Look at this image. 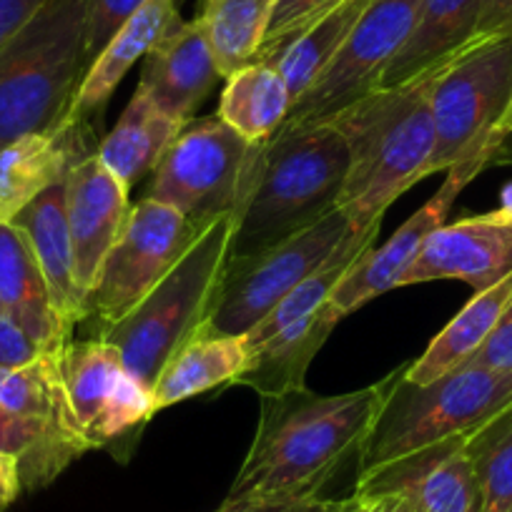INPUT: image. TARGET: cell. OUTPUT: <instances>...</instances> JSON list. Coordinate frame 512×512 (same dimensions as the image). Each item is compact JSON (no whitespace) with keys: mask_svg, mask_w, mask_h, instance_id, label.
Returning <instances> with one entry per match:
<instances>
[{"mask_svg":"<svg viewBox=\"0 0 512 512\" xmlns=\"http://www.w3.org/2000/svg\"><path fill=\"white\" fill-rule=\"evenodd\" d=\"M384 392L387 379L344 395L262 397V420L224 502L319 497L344 462L359 457Z\"/></svg>","mask_w":512,"mask_h":512,"instance_id":"6da1fadb","label":"cell"},{"mask_svg":"<svg viewBox=\"0 0 512 512\" xmlns=\"http://www.w3.org/2000/svg\"><path fill=\"white\" fill-rule=\"evenodd\" d=\"M349 154L339 209L354 231L377 229L417 181L427 179L435 154L430 73L402 86L374 88L332 118Z\"/></svg>","mask_w":512,"mask_h":512,"instance_id":"7a4b0ae2","label":"cell"},{"mask_svg":"<svg viewBox=\"0 0 512 512\" xmlns=\"http://www.w3.org/2000/svg\"><path fill=\"white\" fill-rule=\"evenodd\" d=\"M349 154L332 123L279 128L264 144L249 196L234 216L229 262L289 239L339 209Z\"/></svg>","mask_w":512,"mask_h":512,"instance_id":"3957f363","label":"cell"},{"mask_svg":"<svg viewBox=\"0 0 512 512\" xmlns=\"http://www.w3.org/2000/svg\"><path fill=\"white\" fill-rule=\"evenodd\" d=\"M86 71V0H48L0 48V146L61 126Z\"/></svg>","mask_w":512,"mask_h":512,"instance_id":"277c9868","label":"cell"},{"mask_svg":"<svg viewBox=\"0 0 512 512\" xmlns=\"http://www.w3.org/2000/svg\"><path fill=\"white\" fill-rule=\"evenodd\" d=\"M512 405V372L500 374L465 362L435 382L415 384L400 374L387 377L359 470L377 467L450 437H470Z\"/></svg>","mask_w":512,"mask_h":512,"instance_id":"5b68a950","label":"cell"},{"mask_svg":"<svg viewBox=\"0 0 512 512\" xmlns=\"http://www.w3.org/2000/svg\"><path fill=\"white\" fill-rule=\"evenodd\" d=\"M234 216L216 219L189 246L174 269L101 337L121 354L123 364L146 390H154L171 354L201 327L229 262Z\"/></svg>","mask_w":512,"mask_h":512,"instance_id":"8992f818","label":"cell"},{"mask_svg":"<svg viewBox=\"0 0 512 512\" xmlns=\"http://www.w3.org/2000/svg\"><path fill=\"white\" fill-rule=\"evenodd\" d=\"M427 73L435 118L430 174L490 164L502 149L497 128L512 101V36L475 38Z\"/></svg>","mask_w":512,"mask_h":512,"instance_id":"52a82bcc","label":"cell"},{"mask_svg":"<svg viewBox=\"0 0 512 512\" xmlns=\"http://www.w3.org/2000/svg\"><path fill=\"white\" fill-rule=\"evenodd\" d=\"M264 144H251L219 116L189 121L154 169L146 199L174 206L206 229L236 216L259 171Z\"/></svg>","mask_w":512,"mask_h":512,"instance_id":"ba28073f","label":"cell"},{"mask_svg":"<svg viewBox=\"0 0 512 512\" xmlns=\"http://www.w3.org/2000/svg\"><path fill=\"white\" fill-rule=\"evenodd\" d=\"M352 231L347 214L334 209L317 224L297 231L269 249L226 262L201 329L229 337L246 334L294 287L324 267Z\"/></svg>","mask_w":512,"mask_h":512,"instance_id":"9c48e42d","label":"cell"},{"mask_svg":"<svg viewBox=\"0 0 512 512\" xmlns=\"http://www.w3.org/2000/svg\"><path fill=\"white\" fill-rule=\"evenodd\" d=\"M201 231L174 206L156 199L131 206L96 284L86 294L88 317H98L103 327L126 317L179 264Z\"/></svg>","mask_w":512,"mask_h":512,"instance_id":"30bf717a","label":"cell"},{"mask_svg":"<svg viewBox=\"0 0 512 512\" xmlns=\"http://www.w3.org/2000/svg\"><path fill=\"white\" fill-rule=\"evenodd\" d=\"M422 0H369L342 51L292 103L282 128L329 123L339 111L379 88L384 71L415 26Z\"/></svg>","mask_w":512,"mask_h":512,"instance_id":"8fae6325","label":"cell"},{"mask_svg":"<svg viewBox=\"0 0 512 512\" xmlns=\"http://www.w3.org/2000/svg\"><path fill=\"white\" fill-rule=\"evenodd\" d=\"M63 379L91 450L126 440L156 415L151 392L128 372L118 349L103 337L68 342Z\"/></svg>","mask_w":512,"mask_h":512,"instance_id":"7c38bea8","label":"cell"},{"mask_svg":"<svg viewBox=\"0 0 512 512\" xmlns=\"http://www.w3.org/2000/svg\"><path fill=\"white\" fill-rule=\"evenodd\" d=\"M465 442L467 437H450L359 470L354 492L400 497L415 512H482L480 485Z\"/></svg>","mask_w":512,"mask_h":512,"instance_id":"4fadbf2b","label":"cell"},{"mask_svg":"<svg viewBox=\"0 0 512 512\" xmlns=\"http://www.w3.org/2000/svg\"><path fill=\"white\" fill-rule=\"evenodd\" d=\"M482 169L485 166L475 164V161L447 169L440 191L425 206H420L379 249L372 244L359 254L357 262L349 267V272L344 274V279L332 292L329 304L342 317H347V314L357 312L359 307L372 302L374 297H382L384 292L400 289L402 277H405L407 269L420 256L425 241L430 239L432 231L445 224V216L450 214L457 196L462 194V189Z\"/></svg>","mask_w":512,"mask_h":512,"instance_id":"5bb4252c","label":"cell"},{"mask_svg":"<svg viewBox=\"0 0 512 512\" xmlns=\"http://www.w3.org/2000/svg\"><path fill=\"white\" fill-rule=\"evenodd\" d=\"M510 274L512 221L500 211H492L432 231L400 287L455 279L470 284L475 292H485Z\"/></svg>","mask_w":512,"mask_h":512,"instance_id":"9a60e30c","label":"cell"},{"mask_svg":"<svg viewBox=\"0 0 512 512\" xmlns=\"http://www.w3.org/2000/svg\"><path fill=\"white\" fill-rule=\"evenodd\" d=\"M128 211V189L103 166L96 151L68 171L66 219L76 259V277L86 294L96 284L108 251L123 231Z\"/></svg>","mask_w":512,"mask_h":512,"instance_id":"2e32d148","label":"cell"},{"mask_svg":"<svg viewBox=\"0 0 512 512\" xmlns=\"http://www.w3.org/2000/svg\"><path fill=\"white\" fill-rule=\"evenodd\" d=\"M88 134V121L66 118L61 126L0 146V224H13L28 204L61 184L78 161L93 154Z\"/></svg>","mask_w":512,"mask_h":512,"instance_id":"e0dca14e","label":"cell"},{"mask_svg":"<svg viewBox=\"0 0 512 512\" xmlns=\"http://www.w3.org/2000/svg\"><path fill=\"white\" fill-rule=\"evenodd\" d=\"M219 68L199 18L179 21L146 53L139 86L171 118L189 123L214 88Z\"/></svg>","mask_w":512,"mask_h":512,"instance_id":"ac0fdd59","label":"cell"},{"mask_svg":"<svg viewBox=\"0 0 512 512\" xmlns=\"http://www.w3.org/2000/svg\"><path fill=\"white\" fill-rule=\"evenodd\" d=\"M13 224L26 234L33 254L38 259L43 279L51 292L53 307L68 327L88 317L86 292L76 277L71 231L66 219V179L43 191L33 204H28Z\"/></svg>","mask_w":512,"mask_h":512,"instance_id":"d6986e66","label":"cell"},{"mask_svg":"<svg viewBox=\"0 0 512 512\" xmlns=\"http://www.w3.org/2000/svg\"><path fill=\"white\" fill-rule=\"evenodd\" d=\"M179 21V0H146L93 58L68 118L91 121L93 116H101L123 76L136 66V61L146 58L161 36Z\"/></svg>","mask_w":512,"mask_h":512,"instance_id":"ffe728a7","label":"cell"},{"mask_svg":"<svg viewBox=\"0 0 512 512\" xmlns=\"http://www.w3.org/2000/svg\"><path fill=\"white\" fill-rule=\"evenodd\" d=\"M0 307L51 352L71 342L73 329L53 307L36 254L16 224H0Z\"/></svg>","mask_w":512,"mask_h":512,"instance_id":"44dd1931","label":"cell"},{"mask_svg":"<svg viewBox=\"0 0 512 512\" xmlns=\"http://www.w3.org/2000/svg\"><path fill=\"white\" fill-rule=\"evenodd\" d=\"M342 319V314L327 302L317 314L282 329L274 337L259 344H246L249 364L234 384H244L259 397H282L307 390L304 377L309 364Z\"/></svg>","mask_w":512,"mask_h":512,"instance_id":"7402d4cb","label":"cell"},{"mask_svg":"<svg viewBox=\"0 0 512 512\" xmlns=\"http://www.w3.org/2000/svg\"><path fill=\"white\" fill-rule=\"evenodd\" d=\"M246 364H249V347H246L244 334L229 337V334H214L199 327L161 369L151 390L154 412L174 407L224 384H234L244 374Z\"/></svg>","mask_w":512,"mask_h":512,"instance_id":"603a6c76","label":"cell"},{"mask_svg":"<svg viewBox=\"0 0 512 512\" xmlns=\"http://www.w3.org/2000/svg\"><path fill=\"white\" fill-rule=\"evenodd\" d=\"M482 16V0H422L415 26L392 63L384 71L379 88L402 86L430 68L440 66L457 51L475 41Z\"/></svg>","mask_w":512,"mask_h":512,"instance_id":"cb8c5ba5","label":"cell"},{"mask_svg":"<svg viewBox=\"0 0 512 512\" xmlns=\"http://www.w3.org/2000/svg\"><path fill=\"white\" fill-rule=\"evenodd\" d=\"M184 126L186 123L171 118L141 88H136L116 126L98 144L96 154L103 166L126 189H131L146 174H154L166 149Z\"/></svg>","mask_w":512,"mask_h":512,"instance_id":"d4e9b609","label":"cell"},{"mask_svg":"<svg viewBox=\"0 0 512 512\" xmlns=\"http://www.w3.org/2000/svg\"><path fill=\"white\" fill-rule=\"evenodd\" d=\"M292 103L279 68L269 61H254L226 78L219 118L251 144H267L287 123Z\"/></svg>","mask_w":512,"mask_h":512,"instance_id":"484cf974","label":"cell"},{"mask_svg":"<svg viewBox=\"0 0 512 512\" xmlns=\"http://www.w3.org/2000/svg\"><path fill=\"white\" fill-rule=\"evenodd\" d=\"M0 407L23 420L41 422L61 435L73 437L91 450L68 400L66 379H63V349L43 354L26 367H0Z\"/></svg>","mask_w":512,"mask_h":512,"instance_id":"4316f807","label":"cell"},{"mask_svg":"<svg viewBox=\"0 0 512 512\" xmlns=\"http://www.w3.org/2000/svg\"><path fill=\"white\" fill-rule=\"evenodd\" d=\"M512 302V274L475 297L457 312V317L437 334L420 359L405 367V377L415 384L435 382L450 369L465 364L480 344L490 337L495 324Z\"/></svg>","mask_w":512,"mask_h":512,"instance_id":"83f0119b","label":"cell"},{"mask_svg":"<svg viewBox=\"0 0 512 512\" xmlns=\"http://www.w3.org/2000/svg\"><path fill=\"white\" fill-rule=\"evenodd\" d=\"M369 0H342L332 11L319 16L307 28L297 33L289 43H284L269 63L279 68L287 81L289 93L297 101L332 63V58L342 51L349 33L354 31L357 21L362 18Z\"/></svg>","mask_w":512,"mask_h":512,"instance_id":"f1b7e54d","label":"cell"},{"mask_svg":"<svg viewBox=\"0 0 512 512\" xmlns=\"http://www.w3.org/2000/svg\"><path fill=\"white\" fill-rule=\"evenodd\" d=\"M277 0H201V21L221 78L256 61Z\"/></svg>","mask_w":512,"mask_h":512,"instance_id":"f546056e","label":"cell"},{"mask_svg":"<svg viewBox=\"0 0 512 512\" xmlns=\"http://www.w3.org/2000/svg\"><path fill=\"white\" fill-rule=\"evenodd\" d=\"M83 452H88L83 442L0 407V455L18 462L23 490L46 487Z\"/></svg>","mask_w":512,"mask_h":512,"instance_id":"4dcf8cb0","label":"cell"},{"mask_svg":"<svg viewBox=\"0 0 512 512\" xmlns=\"http://www.w3.org/2000/svg\"><path fill=\"white\" fill-rule=\"evenodd\" d=\"M465 450L480 485L482 512H510L512 507V405L472 432Z\"/></svg>","mask_w":512,"mask_h":512,"instance_id":"1f68e13d","label":"cell"},{"mask_svg":"<svg viewBox=\"0 0 512 512\" xmlns=\"http://www.w3.org/2000/svg\"><path fill=\"white\" fill-rule=\"evenodd\" d=\"M342 0H277L272 21H269L267 36L262 48L256 53V61H269L284 43L292 41L302 28L317 21L327 11H332Z\"/></svg>","mask_w":512,"mask_h":512,"instance_id":"d6a6232c","label":"cell"},{"mask_svg":"<svg viewBox=\"0 0 512 512\" xmlns=\"http://www.w3.org/2000/svg\"><path fill=\"white\" fill-rule=\"evenodd\" d=\"M146 0H86V56L88 66L111 41L113 33L134 16Z\"/></svg>","mask_w":512,"mask_h":512,"instance_id":"836d02e7","label":"cell"},{"mask_svg":"<svg viewBox=\"0 0 512 512\" xmlns=\"http://www.w3.org/2000/svg\"><path fill=\"white\" fill-rule=\"evenodd\" d=\"M51 349L31 337L8 312H0V367H26Z\"/></svg>","mask_w":512,"mask_h":512,"instance_id":"e575fe53","label":"cell"},{"mask_svg":"<svg viewBox=\"0 0 512 512\" xmlns=\"http://www.w3.org/2000/svg\"><path fill=\"white\" fill-rule=\"evenodd\" d=\"M467 362L490 369V372H512V302L500 317V322L495 324L490 337L480 344V349Z\"/></svg>","mask_w":512,"mask_h":512,"instance_id":"d590c367","label":"cell"},{"mask_svg":"<svg viewBox=\"0 0 512 512\" xmlns=\"http://www.w3.org/2000/svg\"><path fill=\"white\" fill-rule=\"evenodd\" d=\"M337 500H267V502H224L216 512H332Z\"/></svg>","mask_w":512,"mask_h":512,"instance_id":"8d00e7d4","label":"cell"},{"mask_svg":"<svg viewBox=\"0 0 512 512\" xmlns=\"http://www.w3.org/2000/svg\"><path fill=\"white\" fill-rule=\"evenodd\" d=\"M48 0H0V48L6 46Z\"/></svg>","mask_w":512,"mask_h":512,"instance_id":"74e56055","label":"cell"},{"mask_svg":"<svg viewBox=\"0 0 512 512\" xmlns=\"http://www.w3.org/2000/svg\"><path fill=\"white\" fill-rule=\"evenodd\" d=\"M512 36V0H482V16L475 38Z\"/></svg>","mask_w":512,"mask_h":512,"instance_id":"f35d334b","label":"cell"},{"mask_svg":"<svg viewBox=\"0 0 512 512\" xmlns=\"http://www.w3.org/2000/svg\"><path fill=\"white\" fill-rule=\"evenodd\" d=\"M21 492L23 482L18 462L8 455H0V510H8Z\"/></svg>","mask_w":512,"mask_h":512,"instance_id":"ab89813d","label":"cell"},{"mask_svg":"<svg viewBox=\"0 0 512 512\" xmlns=\"http://www.w3.org/2000/svg\"><path fill=\"white\" fill-rule=\"evenodd\" d=\"M337 512H379V510H377V505H374L372 497L352 492L347 500H339Z\"/></svg>","mask_w":512,"mask_h":512,"instance_id":"60d3db41","label":"cell"},{"mask_svg":"<svg viewBox=\"0 0 512 512\" xmlns=\"http://www.w3.org/2000/svg\"><path fill=\"white\" fill-rule=\"evenodd\" d=\"M367 497H372L379 512H415L405 500H400V497H392V495H367Z\"/></svg>","mask_w":512,"mask_h":512,"instance_id":"b9f144b4","label":"cell"},{"mask_svg":"<svg viewBox=\"0 0 512 512\" xmlns=\"http://www.w3.org/2000/svg\"><path fill=\"white\" fill-rule=\"evenodd\" d=\"M510 136H512V101H510V106H507V113H505V118H502L500 128H497V141H500V146L505 144Z\"/></svg>","mask_w":512,"mask_h":512,"instance_id":"7bdbcfd3","label":"cell"},{"mask_svg":"<svg viewBox=\"0 0 512 512\" xmlns=\"http://www.w3.org/2000/svg\"><path fill=\"white\" fill-rule=\"evenodd\" d=\"M497 211H500L505 219L512 221V186H507V189L502 191V206Z\"/></svg>","mask_w":512,"mask_h":512,"instance_id":"ee69618b","label":"cell"},{"mask_svg":"<svg viewBox=\"0 0 512 512\" xmlns=\"http://www.w3.org/2000/svg\"><path fill=\"white\" fill-rule=\"evenodd\" d=\"M337 505H339V500H337ZM332 512H337V507H334V510Z\"/></svg>","mask_w":512,"mask_h":512,"instance_id":"f6af8a7d","label":"cell"},{"mask_svg":"<svg viewBox=\"0 0 512 512\" xmlns=\"http://www.w3.org/2000/svg\"><path fill=\"white\" fill-rule=\"evenodd\" d=\"M0 312H3V307H0Z\"/></svg>","mask_w":512,"mask_h":512,"instance_id":"bcb514c9","label":"cell"},{"mask_svg":"<svg viewBox=\"0 0 512 512\" xmlns=\"http://www.w3.org/2000/svg\"><path fill=\"white\" fill-rule=\"evenodd\" d=\"M510 512H512V507H510Z\"/></svg>","mask_w":512,"mask_h":512,"instance_id":"7dc6e473","label":"cell"}]
</instances>
